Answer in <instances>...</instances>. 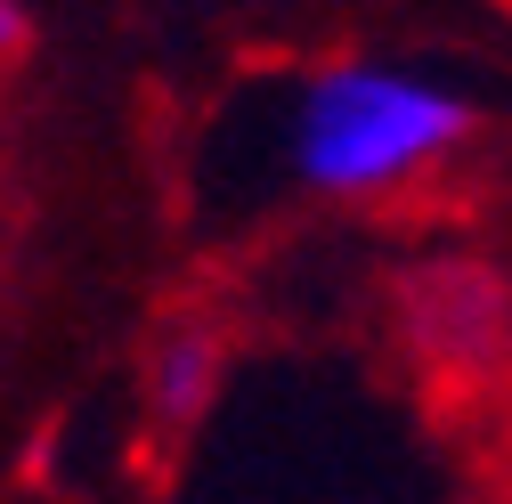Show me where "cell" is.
Wrapping results in <instances>:
<instances>
[{
	"label": "cell",
	"mask_w": 512,
	"mask_h": 504,
	"mask_svg": "<svg viewBox=\"0 0 512 504\" xmlns=\"http://www.w3.org/2000/svg\"><path fill=\"white\" fill-rule=\"evenodd\" d=\"M472 106L407 66H334L301 90L293 114V163L326 196H358V187L407 179L439 147L464 139Z\"/></svg>",
	"instance_id": "obj_1"
},
{
	"label": "cell",
	"mask_w": 512,
	"mask_h": 504,
	"mask_svg": "<svg viewBox=\"0 0 512 504\" xmlns=\"http://www.w3.org/2000/svg\"><path fill=\"white\" fill-rule=\"evenodd\" d=\"M212 342L204 334H171L163 342V358H155V399H163V415H196L204 407V391H212Z\"/></svg>",
	"instance_id": "obj_2"
},
{
	"label": "cell",
	"mask_w": 512,
	"mask_h": 504,
	"mask_svg": "<svg viewBox=\"0 0 512 504\" xmlns=\"http://www.w3.org/2000/svg\"><path fill=\"white\" fill-rule=\"evenodd\" d=\"M25 41V17H17V0H0V49H17Z\"/></svg>",
	"instance_id": "obj_3"
}]
</instances>
